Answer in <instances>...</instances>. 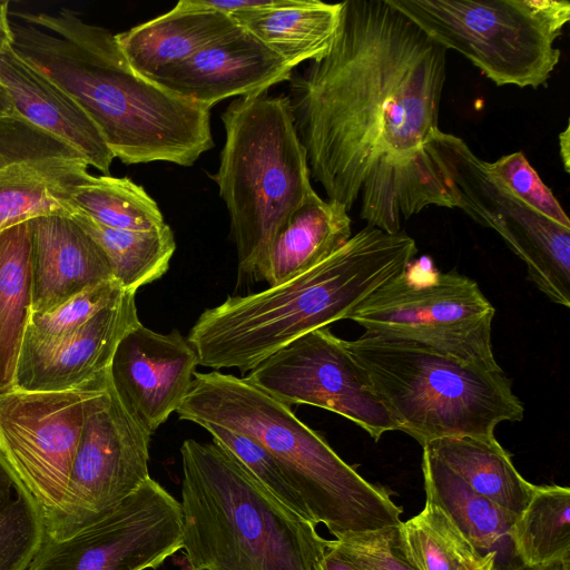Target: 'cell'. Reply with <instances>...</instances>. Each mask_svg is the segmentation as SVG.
Here are the masks:
<instances>
[{"label":"cell","mask_w":570,"mask_h":570,"mask_svg":"<svg viewBox=\"0 0 570 570\" xmlns=\"http://www.w3.org/2000/svg\"><path fill=\"white\" fill-rule=\"evenodd\" d=\"M446 50L387 0H346L328 51L288 95L311 178L389 234L439 206L424 145L439 128Z\"/></svg>","instance_id":"cell-1"},{"label":"cell","mask_w":570,"mask_h":570,"mask_svg":"<svg viewBox=\"0 0 570 570\" xmlns=\"http://www.w3.org/2000/svg\"><path fill=\"white\" fill-rule=\"evenodd\" d=\"M14 50L76 100L126 165L193 166L214 147L210 109L137 73L108 29L79 12L16 13Z\"/></svg>","instance_id":"cell-2"},{"label":"cell","mask_w":570,"mask_h":570,"mask_svg":"<svg viewBox=\"0 0 570 570\" xmlns=\"http://www.w3.org/2000/svg\"><path fill=\"white\" fill-rule=\"evenodd\" d=\"M417 248L403 230L367 226L308 271L205 309L187 340L198 364L249 372L299 336L346 320L382 285L401 275Z\"/></svg>","instance_id":"cell-3"},{"label":"cell","mask_w":570,"mask_h":570,"mask_svg":"<svg viewBox=\"0 0 570 570\" xmlns=\"http://www.w3.org/2000/svg\"><path fill=\"white\" fill-rule=\"evenodd\" d=\"M180 420L247 435L276 460L306 507L308 519L337 538L400 524L402 507L386 488L365 480L291 407L244 377L195 372L176 411Z\"/></svg>","instance_id":"cell-4"},{"label":"cell","mask_w":570,"mask_h":570,"mask_svg":"<svg viewBox=\"0 0 570 570\" xmlns=\"http://www.w3.org/2000/svg\"><path fill=\"white\" fill-rule=\"evenodd\" d=\"M180 570H313L328 540L226 449L186 440Z\"/></svg>","instance_id":"cell-5"},{"label":"cell","mask_w":570,"mask_h":570,"mask_svg":"<svg viewBox=\"0 0 570 570\" xmlns=\"http://www.w3.org/2000/svg\"><path fill=\"white\" fill-rule=\"evenodd\" d=\"M222 121L225 142L212 178L229 214L238 281H263L277 229L317 193L287 95L265 90L238 97Z\"/></svg>","instance_id":"cell-6"},{"label":"cell","mask_w":570,"mask_h":570,"mask_svg":"<svg viewBox=\"0 0 570 570\" xmlns=\"http://www.w3.org/2000/svg\"><path fill=\"white\" fill-rule=\"evenodd\" d=\"M345 347L399 430L422 446L455 436H493L524 407L502 368H484L420 344L365 333Z\"/></svg>","instance_id":"cell-7"},{"label":"cell","mask_w":570,"mask_h":570,"mask_svg":"<svg viewBox=\"0 0 570 570\" xmlns=\"http://www.w3.org/2000/svg\"><path fill=\"white\" fill-rule=\"evenodd\" d=\"M430 39L497 86L539 88L558 66L567 0H387Z\"/></svg>","instance_id":"cell-8"},{"label":"cell","mask_w":570,"mask_h":570,"mask_svg":"<svg viewBox=\"0 0 570 570\" xmlns=\"http://www.w3.org/2000/svg\"><path fill=\"white\" fill-rule=\"evenodd\" d=\"M382 285L346 317L365 333L406 341L490 370L495 309L478 283L415 262Z\"/></svg>","instance_id":"cell-9"},{"label":"cell","mask_w":570,"mask_h":570,"mask_svg":"<svg viewBox=\"0 0 570 570\" xmlns=\"http://www.w3.org/2000/svg\"><path fill=\"white\" fill-rule=\"evenodd\" d=\"M442 207L459 208L493 229L527 265L529 277L553 303L570 306V228L540 214L487 168L466 142L435 130L424 145Z\"/></svg>","instance_id":"cell-10"},{"label":"cell","mask_w":570,"mask_h":570,"mask_svg":"<svg viewBox=\"0 0 570 570\" xmlns=\"http://www.w3.org/2000/svg\"><path fill=\"white\" fill-rule=\"evenodd\" d=\"M150 436L125 410L109 381L89 404L66 495L45 518L46 537H72L148 480Z\"/></svg>","instance_id":"cell-11"},{"label":"cell","mask_w":570,"mask_h":570,"mask_svg":"<svg viewBox=\"0 0 570 570\" xmlns=\"http://www.w3.org/2000/svg\"><path fill=\"white\" fill-rule=\"evenodd\" d=\"M106 377L59 392L12 390L0 395V453L45 518L66 495L85 417Z\"/></svg>","instance_id":"cell-12"},{"label":"cell","mask_w":570,"mask_h":570,"mask_svg":"<svg viewBox=\"0 0 570 570\" xmlns=\"http://www.w3.org/2000/svg\"><path fill=\"white\" fill-rule=\"evenodd\" d=\"M181 531L180 502L149 478L72 537H45L24 570H156L180 551Z\"/></svg>","instance_id":"cell-13"},{"label":"cell","mask_w":570,"mask_h":570,"mask_svg":"<svg viewBox=\"0 0 570 570\" xmlns=\"http://www.w3.org/2000/svg\"><path fill=\"white\" fill-rule=\"evenodd\" d=\"M244 380L289 407L307 404L340 414L374 441L399 430L344 340L327 327L308 332L279 348Z\"/></svg>","instance_id":"cell-14"},{"label":"cell","mask_w":570,"mask_h":570,"mask_svg":"<svg viewBox=\"0 0 570 570\" xmlns=\"http://www.w3.org/2000/svg\"><path fill=\"white\" fill-rule=\"evenodd\" d=\"M88 167L79 151L17 112L0 116V230L67 213L66 198Z\"/></svg>","instance_id":"cell-15"},{"label":"cell","mask_w":570,"mask_h":570,"mask_svg":"<svg viewBox=\"0 0 570 570\" xmlns=\"http://www.w3.org/2000/svg\"><path fill=\"white\" fill-rule=\"evenodd\" d=\"M197 365L196 351L177 330L161 334L140 323L118 343L108 373L125 410L153 435L181 404Z\"/></svg>","instance_id":"cell-16"},{"label":"cell","mask_w":570,"mask_h":570,"mask_svg":"<svg viewBox=\"0 0 570 570\" xmlns=\"http://www.w3.org/2000/svg\"><path fill=\"white\" fill-rule=\"evenodd\" d=\"M135 294L124 292L77 332L53 341L23 340L14 390L59 392L108 375L120 340L140 324Z\"/></svg>","instance_id":"cell-17"},{"label":"cell","mask_w":570,"mask_h":570,"mask_svg":"<svg viewBox=\"0 0 570 570\" xmlns=\"http://www.w3.org/2000/svg\"><path fill=\"white\" fill-rule=\"evenodd\" d=\"M293 69L239 27L149 80L173 95L210 109L226 98L259 94L289 81Z\"/></svg>","instance_id":"cell-18"},{"label":"cell","mask_w":570,"mask_h":570,"mask_svg":"<svg viewBox=\"0 0 570 570\" xmlns=\"http://www.w3.org/2000/svg\"><path fill=\"white\" fill-rule=\"evenodd\" d=\"M32 313H45L98 284L115 281L92 236L69 214L30 219Z\"/></svg>","instance_id":"cell-19"},{"label":"cell","mask_w":570,"mask_h":570,"mask_svg":"<svg viewBox=\"0 0 570 570\" xmlns=\"http://www.w3.org/2000/svg\"><path fill=\"white\" fill-rule=\"evenodd\" d=\"M0 81L16 112L79 151L104 175L115 159L101 132L80 105L11 46L0 55Z\"/></svg>","instance_id":"cell-20"},{"label":"cell","mask_w":570,"mask_h":570,"mask_svg":"<svg viewBox=\"0 0 570 570\" xmlns=\"http://www.w3.org/2000/svg\"><path fill=\"white\" fill-rule=\"evenodd\" d=\"M238 28L228 14L180 0L170 11L117 33L116 40L130 67L150 79Z\"/></svg>","instance_id":"cell-21"},{"label":"cell","mask_w":570,"mask_h":570,"mask_svg":"<svg viewBox=\"0 0 570 570\" xmlns=\"http://www.w3.org/2000/svg\"><path fill=\"white\" fill-rule=\"evenodd\" d=\"M351 226L343 205L315 194L277 229L268 248L263 281L275 286L320 264L348 242Z\"/></svg>","instance_id":"cell-22"},{"label":"cell","mask_w":570,"mask_h":570,"mask_svg":"<svg viewBox=\"0 0 570 570\" xmlns=\"http://www.w3.org/2000/svg\"><path fill=\"white\" fill-rule=\"evenodd\" d=\"M342 2L284 0L276 7L229 14L292 68L322 58L335 38Z\"/></svg>","instance_id":"cell-23"},{"label":"cell","mask_w":570,"mask_h":570,"mask_svg":"<svg viewBox=\"0 0 570 570\" xmlns=\"http://www.w3.org/2000/svg\"><path fill=\"white\" fill-rule=\"evenodd\" d=\"M32 313L31 222L0 230V395L14 390Z\"/></svg>","instance_id":"cell-24"},{"label":"cell","mask_w":570,"mask_h":570,"mask_svg":"<svg viewBox=\"0 0 570 570\" xmlns=\"http://www.w3.org/2000/svg\"><path fill=\"white\" fill-rule=\"evenodd\" d=\"M474 491L507 511L520 514L535 485L515 469L511 455L493 436H455L424 444Z\"/></svg>","instance_id":"cell-25"},{"label":"cell","mask_w":570,"mask_h":570,"mask_svg":"<svg viewBox=\"0 0 570 570\" xmlns=\"http://www.w3.org/2000/svg\"><path fill=\"white\" fill-rule=\"evenodd\" d=\"M425 498L435 502L476 550L508 538L518 518L474 491L455 471L423 448Z\"/></svg>","instance_id":"cell-26"},{"label":"cell","mask_w":570,"mask_h":570,"mask_svg":"<svg viewBox=\"0 0 570 570\" xmlns=\"http://www.w3.org/2000/svg\"><path fill=\"white\" fill-rule=\"evenodd\" d=\"M69 214L102 248L114 279L125 292L136 293L168 271L176 242L167 224L153 230H126L107 227L79 212Z\"/></svg>","instance_id":"cell-27"},{"label":"cell","mask_w":570,"mask_h":570,"mask_svg":"<svg viewBox=\"0 0 570 570\" xmlns=\"http://www.w3.org/2000/svg\"><path fill=\"white\" fill-rule=\"evenodd\" d=\"M67 213L79 212L111 228L153 230L166 225L157 203L128 177L88 174L66 198Z\"/></svg>","instance_id":"cell-28"},{"label":"cell","mask_w":570,"mask_h":570,"mask_svg":"<svg viewBox=\"0 0 570 570\" xmlns=\"http://www.w3.org/2000/svg\"><path fill=\"white\" fill-rule=\"evenodd\" d=\"M508 538L520 562L534 566L570 557V489L535 485Z\"/></svg>","instance_id":"cell-29"},{"label":"cell","mask_w":570,"mask_h":570,"mask_svg":"<svg viewBox=\"0 0 570 570\" xmlns=\"http://www.w3.org/2000/svg\"><path fill=\"white\" fill-rule=\"evenodd\" d=\"M397 543L417 570H463L482 556L428 498L420 513L397 525Z\"/></svg>","instance_id":"cell-30"},{"label":"cell","mask_w":570,"mask_h":570,"mask_svg":"<svg viewBox=\"0 0 570 570\" xmlns=\"http://www.w3.org/2000/svg\"><path fill=\"white\" fill-rule=\"evenodd\" d=\"M45 537L42 509L0 453V570H24Z\"/></svg>","instance_id":"cell-31"},{"label":"cell","mask_w":570,"mask_h":570,"mask_svg":"<svg viewBox=\"0 0 570 570\" xmlns=\"http://www.w3.org/2000/svg\"><path fill=\"white\" fill-rule=\"evenodd\" d=\"M124 292L116 281H109L82 291L55 309L31 313L24 340L53 342L63 338L81 328Z\"/></svg>","instance_id":"cell-32"},{"label":"cell","mask_w":570,"mask_h":570,"mask_svg":"<svg viewBox=\"0 0 570 570\" xmlns=\"http://www.w3.org/2000/svg\"><path fill=\"white\" fill-rule=\"evenodd\" d=\"M203 428L209 432L213 441L230 452L283 504L309 520L303 501L286 480L276 460L262 444L247 435L218 425L205 424Z\"/></svg>","instance_id":"cell-33"},{"label":"cell","mask_w":570,"mask_h":570,"mask_svg":"<svg viewBox=\"0 0 570 570\" xmlns=\"http://www.w3.org/2000/svg\"><path fill=\"white\" fill-rule=\"evenodd\" d=\"M490 174L530 207L570 228V220L552 190L542 181L521 151L487 161Z\"/></svg>","instance_id":"cell-34"},{"label":"cell","mask_w":570,"mask_h":570,"mask_svg":"<svg viewBox=\"0 0 570 570\" xmlns=\"http://www.w3.org/2000/svg\"><path fill=\"white\" fill-rule=\"evenodd\" d=\"M397 525L346 533L328 540L327 547L341 552L357 570H417L400 551Z\"/></svg>","instance_id":"cell-35"},{"label":"cell","mask_w":570,"mask_h":570,"mask_svg":"<svg viewBox=\"0 0 570 570\" xmlns=\"http://www.w3.org/2000/svg\"><path fill=\"white\" fill-rule=\"evenodd\" d=\"M198 4L225 14L234 12L276 7L284 0H195Z\"/></svg>","instance_id":"cell-36"},{"label":"cell","mask_w":570,"mask_h":570,"mask_svg":"<svg viewBox=\"0 0 570 570\" xmlns=\"http://www.w3.org/2000/svg\"><path fill=\"white\" fill-rule=\"evenodd\" d=\"M313 570H357L341 552L328 548L318 558Z\"/></svg>","instance_id":"cell-37"},{"label":"cell","mask_w":570,"mask_h":570,"mask_svg":"<svg viewBox=\"0 0 570 570\" xmlns=\"http://www.w3.org/2000/svg\"><path fill=\"white\" fill-rule=\"evenodd\" d=\"M13 43L11 21L9 19V2L0 1V55Z\"/></svg>","instance_id":"cell-38"},{"label":"cell","mask_w":570,"mask_h":570,"mask_svg":"<svg viewBox=\"0 0 570 570\" xmlns=\"http://www.w3.org/2000/svg\"><path fill=\"white\" fill-rule=\"evenodd\" d=\"M502 570H570V557L557 558L534 566H528L520 562L519 564H512Z\"/></svg>","instance_id":"cell-39"},{"label":"cell","mask_w":570,"mask_h":570,"mask_svg":"<svg viewBox=\"0 0 570 570\" xmlns=\"http://www.w3.org/2000/svg\"><path fill=\"white\" fill-rule=\"evenodd\" d=\"M463 570H497L495 552L490 551L482 554L479 559L469 562Z\"/></svg>","instance_id":"cell-40"},{"label":"cell","mask_w":570,"mask_h":570,"mask_svg":"<svg viewBox=\"0 0 570 570\" xmlns=\"http://www.w3.org/2000/svg\"><path fill=\"white\" fill-rule=\"evenodd\" d=\"M570 126L567 125L566 129L559 135L560 157L564 167V170L569 173V151H570Z\"/></svg>","instance_id":"cell-41"},{"label":"cell","mask_w":570,"mask_h":570,"mask_svg":"<svg viewBox=\"0 0 570 570\" xmlns=\"http://www.w3.org/2000/svg\"><path fill=\"white\" fill-rule=\"evenodd\" d=\"M13 114H16V109L11 96L0 81V116H10Z\"/></svg>","instance_id":"cell-42"}]
</instances>
